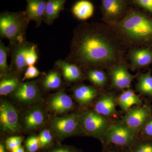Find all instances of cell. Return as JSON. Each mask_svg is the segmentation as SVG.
Returning <instances> with one entry per match:
<instances>
[{
    "label": "cell",
    "instance_id": "30bf717a",
    "mask_svg": "<svg viewBox=\"0 0 152 152\" xmlns=\"http://www.w3.org/2000/svg\"><path fill=\"white\" fill-rule=\"evenodd\" d=\"M151 111L146 106L138 107L131 109L123 118L125 124L134 132L143 127L149 119Z\"/></svg>",
    "mask_w": 152,
    "mask_h": 152
},
{
    "label": "cell",
    "instance_id": "1f68e13d",
    "mask_svg": "<svg viewBox=\"0 0 152 152\" xmlns=\"http://www.w3.org/2000/svg\"><path fill=\"white\" fill-rule=\"evenodd\" d=\"M23 141V137H22L14 136L10 137L6 140L5 146L8 151L11 152L21 146Z\"/></svg>",
    "mask_w": 152,
    "mask_h": 152
},
{
    "label": "cell",
    "instance_id": "7402d4cb",
    "mask_svg": "<svg viewBox=\"0 0 152 152\" xmlns=\"http://www.w3.org/2000/svg\"><path fill=\"white\" fill-rule=\"evenodd\" d=\"M123 111H127L134 105H140L142 101L137 95L131 89L123 91L120 95L117 101Z\"/></svg>",
    "mask_w": 152,
    "mask_h": 152
},
{
    "label": "cell",
    "instance_id": "8d00e7d4",
    "mask_svg": "<svg viewBox=\"0 0 152 152\" xmlns=\"http://www.w3.org/2000/svg\"><path fill=\"white\" fill-rule=\"evenodd\" d=\"M8 150L5 146V145H4L2 143L0 144V152H8Z\"/></svg>",
    "mask_w": 152,
    "mask_h": 152
},
{
    "label": "cell",
    "instance_id": "e0dca14e",
    "mask_svg": "<svg viewBox=\"0 0 152 152\" xmlns=\"http://www.w3.org/2000/svg\"><path fill=\"white\" fill-rule=\"evenodd\" d=\"M74 95L75 99L82 106L91 104L98 94L97 90L92 86L80 85L75 87Z\"/></svg>",
    "mask_w": 152,
    "mask_h": 152
},
{
    "label": "cell",
    "instance_id": "ffe728a7",
    "mask_svg": "<svg viewBox=\"0 0 152 152\" xmlns=\"http://www.w3.org/2000/svg\"><path fill=\"white\" fill-rule=\"evenodd\" d=\"M45 118V112L41 108L32 109L25 117V128L29 131L37 129L44 124Z\"/></svg>",
    "mask_w": 152,
    "mask_h": 152
},
{
    "label": "cell",
    "instance_id": "d590c367",
    "mask_svg": "<svg viewBox=\"0 0 152 152\" xmlns=\"http://www.w3.org/2000/svg\"><path fill=\"white\" fill-rule=\"evenodd\" d=\"M144 133L147 137H152V118H150L144 126Z\"/></svg>",
    "mask_w": 152,
    "mask_h": 152
},
{
    "label": "cell",
    "instance_id": "f35d334b",
    "mask_svg": "<svg viewBox=\"0 0 152 152\" xmlns=\"http://www.w3.org/2000/svg\"></svg>",
    "mask_w": 152,
    "mask_h": 152
},
{
    "label": "cell",
    "instance_id": "4dcf8cb0",
    "mask_svg": "<svg viewBox=\"0 0 152 152\" xmlns=\"http://www.w3.org/2000/svg\"><path fill=\"white\" fill-rule=\"evenodd\" d=\"M36 45H32L27 52L26 54V61L28 66H34L37 61L38 55Z\"/></svg>",
    "mask_w": 152,
    "mask_h": 152
},
{
    "label": "cell",
    "instance_id": "e575fe53",
    "mask_svg": "<svg viewBox=\"0 0 152 152\" xmlns=\"http://www.w3.org/2000/svg\"><path fill=\"white\" fill-rule=\"evenodd\" d=\"M45 152H77L70 147L62 146L56 147Z\"/></svg>",
    "mask_w": 152,
    "mask_h": 152
},
{
    "label": "cell",
    "instance_id": "603a6c76",
    "mask_svg": "<svg viewBox=\"0 0 152 152\" xmlns=\"http://www.w3.org/2000/svg\"><path fill=\"white\" fill-rule=\"evenodd\" d=\"M136 88L140 93L152 96V75L150 72L139 75Z\"/></svg>",
    "mask_w": 152,
    "mask_h": 152
},
{
    "label": "cell",
    "instance_id": "4316f807",
    "mask_svg": "<svg viewBox=\"0 0 152 152\" xmlns=\"http://www.w3.org/2000/svg\"><path fill=\"white\" fill-rule=\"evenodd\" d=\"M87 77L91 83L98 86H103L107 81V76L105 72L100 69L90 70L88 72Z\"/></svg>",
    "mask_w": 152,
    "mask_h": 152
},
{
    "label": "cell",
    "instance_id": "f546056e",
    "mask_svg": "<svg viewBox=\"0 0 152 152\" xmlns=\"http://www.w3.org/2000/svg\"><path fill=\"white\" fill-rule=\"evenodd\" d=\"M132 5L152 15V0H131Z\"/></svg>",
    "mask_w": 152,
    "mask_h": 152
},
{
    "label": "cell",
    "instance_id": "74e56055",
    "mask_svg": "<svg viewBox=\"0 0 152 152\" xmlns=\"http://www.w3.org/2000/svg\"><path fill=\"white\" fill-rule=\"evenodd\" d=\"M11 152H25L24 148L22 146L17 148L15 149L14 150Z\"/></svg>",
    "mask_w": 152,
    "mask_h": 152
},
{
    "label": "cell",
    "instance_id": "5bb4252c",
    "mask_svg": "<svg viewBox=\"0 0 152 152\" xmlns=\"http://www.w3.org/2000/svg\"><path fill=\"white\" fill-rule=\"evenodd\" d=\"M49 107L55 113H64L73 109L74 103L72 98L63 91L54 94L49 101Z\"/></svg>",
    "mask_w": 152,
    "mask_h": 152
},
{
    "label": "cell",
    "instance_id": "52a82bcc",
    "mask_svg": "<svg viewBox=\"0 0 152 152\" xmlns=\"http://www.w3.org/2000/svg\"><path fill=\"white\" fill-rule=\"evenodd\" d=\"M134 132L124 123H115L109 127L106 133V141L121 146H126L134 142Z\"/></svg>",
    "mask_w": 152,
    "mask_h": 152
},
{
    "label": "cell",
    "instance_id": "5b68a950",
    "mask_svg": "<svg viewBox=\"0 0 152 152\" xmlns=\"http://www.w3.org/2000/svg\"><path fill=\"white\" fill-rule=\"evenodd\" d=\"M80 115L72 113L63 117H56L51 124L52 132L58 140L77 134L81 131Z\"/></svg>",
    "mask_w": 152,
    "mask_h": 152
},
{
    "label": "cell",
    "instance_id": "cb8c5ba5",
    "mask_svg": "<svg viewBox=\"0 0 152 152\" xmlns=\"http://www.w3.org/2000/svg\"><path fill=\"white\" fill-rule=\"evenodd\" d=\"M21 82L15 76H9L2 78L0 82V95L7 96L15 91Z\"/></svg>",
    "mask_w": 152,
    "mask_h": 152
},
{
    "label": "cell",
    "instance_id": "44dd1931",
    "mask_svg": "<svg viewBox=\"0 0 152 152\" xmlns=\"http://www.w3.org/2000/svg\"><path fill=\"white\" fill-rule=\"evenodd\" d=\"M67 0H48L44 21L48 25L53 23L64 8Z\"/></svg>",
    "mask_w": 152,
    "mask_h": 152
},
{
    "label": "cell",
    "instance_id": "7a4b0ae2",
    "mask_svg": "<svg viewBox=\"0 0 152 152\" xmlns=\"http://www.w3.org/2000/svg\"><path fill=\"white\" fill-rule=\"evenodd\" d=\"M107 25L128 48H152V17L145 11L132 7L124 18Z\"/></svg>",
    "mask_w": 152,
    "mask_h": 152
},
{
    "label": "cell",
    "instance_id": "ac0fdd59",
    "mask_svg": "<svg viewBox=\"0 0 152 152\" xmlns=\"http://www.w3.org/2000/svg\"><path fill=\"white\" fill-rule=\"evenodd\" d=\"M94 4L89 0H79L72 7V12L76 18L85 21L91 18L94 13Z\"/></svg>",
    "mask_w": 152,
    "mask_h": 152
},
{
    "label": "cell",
    "instance_id": "f1b7e54d",
    "mask_svg": "<svg viewBox=\"0 0 152 152\" xmlns=\"http://www.w3.org/2000/svg\"><path fill=\"white\" fill-rule=\"evenodd\" d=\"M26 149L28 152H36L40 148L39 136H30L25 142Z\"/></svg>",
    "mask_w": 152,
    "mask_h": 152
},
{
    "label": "cell",
    "instance_id": "836d02e7",
    "mask_svg": "<svg viewBox=\"0 0 152 152\" xmlns=\"http://www.w3.org/2000/svg\"><path fill=\"white\" fill-rule=\"evenodd\" d=\"M132 152H152V142H147L140 144Z\"/></svg>",
    "mask_w": 152,
    "mask_h": 152
},
{
    "label": "cell",
    "instance_id": "4fadbf2b",
    "mask_svg": "<svg viewBox=\"0 0 152 152\" xmlns=\"http://www.w3.org/2000/svg\"><path fill=\"white\" fill-rule=\"evenodd\" d=\"M32 44L26 41L21 44L12 45L11 56V66L14 72L17 73H21L26 70L27 64L26 61V54Z\"/></svg>",
    "mask_w": 152,
    "mask_h": 152
},
{
    "label": "cell",
    "instance_id": "d6a6232c",
    "mask_svg": "<svg viewBox=\"0 0 152 152\" xmlns=\"http://www.w3.org/2000/svg\"><path fill=\"white\" fill-rule=\"evenodd\" d=\"M40 74V72L36 66H28L25 71L22 80L24 81L26 80L35 78L39 75Z\"/></svg>",
    "mask_w": 152,
    "mask_h": 152
},
{
    "label": "cell",
    "instance_id": "8fae6325",
    "mask_svg": "<svg viewBox=\"0 0 152 152\" xmlns=\"http://www.w3.org/2000/svg\"><path fill=\"white\" fill-rule=\"evenodd\" d=\"M15 97L24 104H31L39 100L41 94L36 81L21 83L14 92Z\"/></svg>",
    "mask_w": 152,
    "mask_h": 152
},
{
    "label": "cell",
    "instance_id": "d6986e66",
    "mask_svg": "<svg viewBox=\"0 0 152 152\" xmlns=\"http://www.w3.org/2000/svg\"><path fill=\"white\" fill-rule=\"evenodd\" d=\"M116 101L113 96H103L95 106V111L104 116H110L116 113Z\"/></svg>",
    "mask_w": 152,
    "mask_h": 152
},
{
    "label": "cell",
    "instance_id": "ba28073f",
    "mask_svg": "<svg viewBox=\"0 0 152 152\" xmlns=\"http://www.w3.org/2000/svg\"><path fill=\"white\" fill-rule=\"evenodd\" d=\"M0 125L2 130L8 134L20 132L18 112L13 106L6 101H2L0 105Z\"/></svg>",
    "mask_w": 152,
    "mask_h": 152
},
{
    "label": "cell",
    "instance_id": "3957f363",
    "mask_svg": "<svg viewBox=\"0 0 152 152\" xmlns=\"http://www.w3.org/2000/svg\"><path fill=\"white\" fill-rule=\"evenodd\" d=\"M30 20L25 11H5L0 15V35L11 45L26 42V31Z\"/></svg>",
    "mask_w": 152,
    "mask_h": 152
},
{
    "label": "cell",
    "instance_id": "6da1fadb",
    "mask_svg": "<svg viewBox=\"0 0 152 152\" xmlns=\"http://www.w3.org/2000/svg\"><path fill=\"white\" fill-rule=\"evenodd\" d=\"M127 47L108 25L82 23L74 30L69 61L86 67H110L124 61Z\"/></svg>",
    "mask_w": 152,
    "mask_h": 152
},
{
    "label": "cell",
    "instance_id": "277c9868",
    "mask_svg": "<svg viewBox=\"0 0 152 152\" xmlns=\"http://www.w3.org/2000/svg\"><path fill=\"white\" fill-rule=\"evenodd\" d=\"M80 124L85 134L100 140L106 135L110 127L106 120L95 111H88L81 115Z\"/></svg>",
    "mask_w": 152,
    "mask_h": 152
},
{
    "label": "cell",
    "instance_id": "83f0119b",
    "mask_svg": "<svg viewBox=\"0 0 152 152\" xmlns=\"http://www.w3.org/2000/svg\"><path fill=\"white\" fill-rule=\"evenodd\" d=\"M39 137L40 148H49L53 144V134L48 129H44L41 131Z\"/></svg>",
    "mask_w": 152,
    "mask_h": 152
},
{
    "label": "cell",
    "instance_id": "d4e9b609",
    "mask_svg": "<svg viewBox=\"0 0 152 152\" xmlns=\"http://www.w3.org/2000/svg\"><path fill=\"white\" fill-rule=\"evenodd\" d=\"M61 77L60 73L56 70L50 71L45 76L42 85L46 90L56 89L61 85Z\"/></svg>",
    "mask_w": 152,
    "mask_h": 152
},
{
    "label": "cell",
    "instance_id": "7c38bea8",
    "mask_svg": "<svg viewBox=\"0 0 152 152\" xmlns=\"http://www.w3.org/2000/svg\"><path fill=\"white\" fill-rule=\"evenodd\" d=\"M128 56L133 70L145 68L152 64V48L148 47L132 48L128 52Z\"/></svg>",
    "mask_w": 152,
    "mask_h": 152
},
{
    "label": "cell",
    "instance_id": "9c48e42d",
    "mask_svg": "<svg viewBox=\"0 0 152 152\" xmlns=\"http://www.w3.org/2000/svg\"><path fill=\"white\" fill-rule=\"evenodd\" d=\"M109 74L112 86L118 89L128 88L131 86L134 76L130 73L127 64L123 61L110 67Z\"/></svg>",
    "mask_w": 152,
    "mask_h": 152
},
{
    "label": "cell",
    "instance_id": "484cf974",
    "mask_svg": "<svg viewBox=\"0 0 152 152\" xmlns=\"http://www.w3.org/2000/svg\"><path fill=\"white\" fill-rule=\"evenodd\" d=\"M10 48L6 47L4 43L0 42V74L1 78L10 76V68L7 64V57Z\"/></svg>",
    "mask_w": 152,
    "mask_h": 152
},
{
    "label": "cell",
    "instance_id": "8992f818",
    "mask_svg": "<svg viewBox=\"0 0 152 152\" xmlns=\"http://www.w3.org/2000/svg\"><path fill=\"white\" fill-rule=\"evenodd\" d=\"M102 20L106 24L124 18L132 8L131 0H100Z\"/></svg>",
    "mask_w": 152,
    "mask_h": 152
},
{
    "label": "cell",
    "instance_id": "9a60e30c",
    "mask_svg": "<svg viewBox=\"0 0 152 152\" xmlns=\"http://www.w3.org/2000/svg\"><path fill=\"white\" fill-rule=\"evenodd\" d=\"M26 2L25 12L28 18L35 22L37 26H40L45 18L47 0H26Z\"/></svg>",
    "mask_w": 152,
    "mask_h": 152
},
{
    "label": "cell",
    "instance_id": "2e32d148",
    "mask_svg": "<svg viewBox=\"0 0 152 152\" xmlns=\"http://www.w3.org/2000/svg\"><path fill=\"white\" fill-rule=\"evenodd\" d=\"M56 64L61 70L63 77L66 81L73 83L83 78V74L81 70L75 64L59 60L56 62Z\"/></svg>",
    "mask_w": 152,
    "mask_h": 152
}]
</instances>
